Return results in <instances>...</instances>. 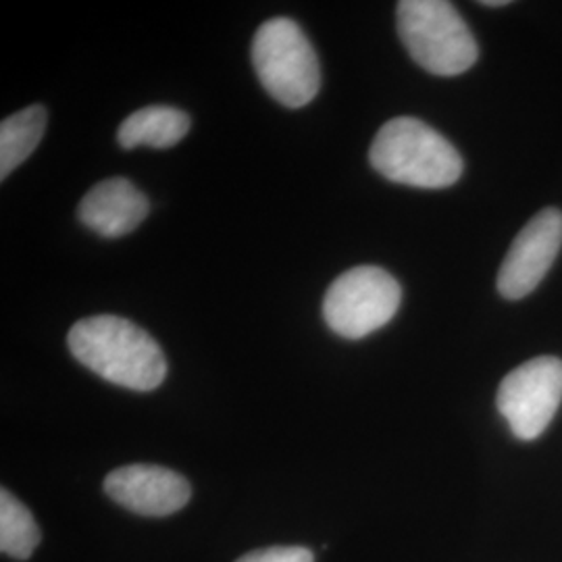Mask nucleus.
I'll list each match as a JSON object with an SVG mask.
<instances>
[{"mask_svg":"<svg viewBox=\"0 0 562 562\" xmlns=\"http://www.w3.org/2000/svg\"><path fill=\"white\" fill-rule=\"evenodd\" d=\"M562 248V213L543 209L513 241L498 271V292L508 301L531 294L550 271Z\"/></svg>","mask_w":562,"mask_h":562,"instance_id":"0eeeda50","label":"nucleus"},{"mask_svg":"<svg viewBox=\"0 0 562 562\" xmlns=\"http://www.w3.org/2000/svg\"><path fill=\"white\" fill-rule=\"evenodd\" d=\"M396 23L408 55L434 76H461L477 63V41L452 2L402 0Z\"/></svg>","mask_w":562,"mask_h":562,"instance_id":"7ed1b4c3","label":"nucleus"},{"mask_svg":"<svg viewBox=\"0 0 562 562\" xmlns=\"http://www.w3.org/2000/svg\"><path fill=\"white\" fill-rule=\"evenodd\" d=\"M46 132V109L32 104L0 123V180H7L38 148Z\"/></svg>","mask_w":562,"mask_h":562,"instance_id":"9b49d317","label":"nucleus"},{"mask_svg":"<svg viewBox=\"0 0 562 562\" xmlns=\"http://www.w3.org/2000/svg\"><path fill=\"white\" fill-rule=\"evenodd\" d=\"M150 211V202L125 178L97 183L80 202V222L102 238L115 240L134 232Z\"/></svg>","mask_w":562,"mask_h":562,"instance_id":"1a4fd4ad","label":"nucleus"},{"mask_svg":"<svg viewBox=\"0 0 562 562\" xmlns=\"http://www.w3.org/2000/svg\"><path fill=\"white\" fill-rule=\"evenodd\" d=\"M236 562H315V557L308 548L302 546H273L244 554Z\"/></svg>","mask_w":562,"mask_h":562,"instance_id":"ddd939ff","label":"nucleus"},{"mask_svg":"<svg viewBox=\"0 0 562 562\" xmlns=\"http://www.w3.org/2000/svg\"><path fill=\"white\" fill-rule=\"evenodd\" d=\"M190 125L192 121L181 109L153 104L134 111L123 120L117 130V140L125 150L138 146L171 148L188 136Z\"/></svg>","mask_w":562,"mask_h":562,"instance_id":"9d476101","label":"nucleus"},{"mask_svg":"<svg viewBox=\"0 0 562 562\" xmlns=\"http://www.w3.org/2000/svg\"><path fill=\"white\" fill-rule=\"evenodd\" d=\"M41 543V527L30 508L11 492H0V550L2 554L27 561Z\"/></svg>","mask_w":562,"mask_h":562,"instance_id":"f8f14e48","label":"nucleus"},{"mask_svg":"<svg viewBox=\"0 0 562 562\" xmlns=\"http://www.w3.org/2000/svg\"><path fill=\"white\" fill-rule=\"evenodd\" d=\"M562 402V361L538 357L504 378L496 404L515 438L531 442L554 419Z\"/></svg>","mask_w":562,"mask_h":562,"instance_id":"423d86ee","label":"nucleus"},{"mask_svg":"<svg viewBox=\"0 0 562 562\" xmlns=\"http://www.w3.org/2000/svg\"><path fill=\"white\" fill-rule=\"evenodd\" d=\"M67 344L76 361L102 380L134 392L157 390L167 375L161 346L136 323L99 315L76 323Z\"/></svg>","mask_w":562,"mask_h":562,"instance_id":"f257e3e1","label":"nucleus"},{"mask_svg":"<svg viewBox=\"0 0 562 562\" xmlns=\"http://www.w3.org/2000/svg\"><path fill=\"white\" fill-rule=\"evenodd\" d=\"M252 65L262 88L288 109H301L322 88V65L296 21H265L252 41Z\"/></svg>","mask_w":562,"mask_h":562,"instance_id":"20e7f679","label":"nucleus"},{"mask_svg":"<svg viewBox=\"0 0 562 562\" xmlns=\"http://www.w3.org/2000/svg\"><path fill=\"white\" fill-rule=\"evenodd\" d=\"M371 167L385 180L442 190L461 180V153L431 125L415 117L383 123L369 150Z\"/></svg>","mask_w":562,"mask_h":562,"instance_id":"f03ea898","label":"nucleus"},{"mask_svg":"<svg viewBox=\"0 0 562 562\" xmlns=\"http://www.w3.org/2000/svg\"><path fill=\"white\" fill-rule=\"evenodd\" d=\"M401 283L375 265H361L329 285L323 299V319L346 340H361L392 322L401 308Z\"/></svg>","mask_w":562,"mask_h":562,"instance_id":"39448f33","label":"nucleus"},{"mask_svg":"<svg viewBox=\"0 0 562 562\" xmlns=\"http://www.w3.org/2000/svg\"><path fill=\"white\" fill-rule=\"evenodd\" d=\"M111 501L144 517H167L190 503L192 487L188 480L157 464H127L115 469L104 480Z\"/></svg>","mask_w":562,"mask_h":562,"instance_id":"6e6552de","label":"nucleus"},{"mask_svg":"<svg viewBox=\"0 0 562 562\" xmlns=\"http://www.w3.org/2000/svg\"><path fill=\"white\" fill-rule=\"evenodd\" d=\"M480 4H483V7H506L508 0H482Z\"/></svg>","mask_w":562,"mask_h":562,"instance_id":"4468645a","label":"nucleus"}]
</instances>
